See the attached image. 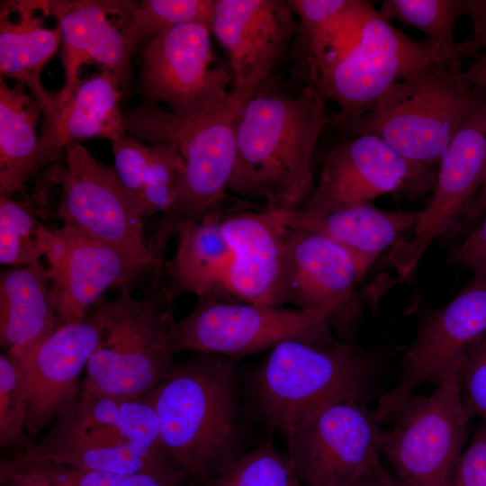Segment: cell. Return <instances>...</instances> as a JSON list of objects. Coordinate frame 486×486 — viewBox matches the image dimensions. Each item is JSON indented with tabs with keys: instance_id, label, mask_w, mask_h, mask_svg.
<instances>
[{
	"instance_id": "1",
	"label": "cell",
	"mask_w": 486,
	"mask_h": 486,
	"mask_svg": "<svg viewBox=\"0 0 486 486\" xmlns=\"http://www.w3.org/2000/svg\"><path fill=\"white\" fill-rule=\"evenodd\" d=\"M290 54L294 77L337 104L329 125L345 138L392 85L448 58L430 40L395 28L364 0L302 18Z\"/></svg>"
},
{
	"instance_id": "2",
	"label": "cell",
	"mask_w": 486,
	"mask_h": 486,
	"mask_svg": "<svg viewBox=\"0 0 486 486\" xmlns=\"http://www.w3.org/2000/svg\"><path fill=\"white\" fill-rule=\"evenodd\" d=\"M326 104L312 87L266 79L237 117L230 190L266 210L300 208L316 185L312 158L330 122Z\"/></svg>"
},
{
	"instance_id": "3",
	"label": "cell",
	"mask_w": 486,
	"mask_h": 486,
	"mask_svg": "<svg viewBox=\"0 0 486 486\" xmlns=\"http://www.w3.org/2000/svg\"><path fill=\"white\" fill-rule=\"evenodd\" d=\"M464 59L432 61L392 85L349 137L374 134L411 161L438 163L456 133L486 104V54Z\"/></svg>"
},
{
	"instance_id": "4",
	"label": "cell",
	"mask_w": 486,
	"mask_h": 486,
	"mask_svg": "<svg viewBox=\"0 0 486 486\" xmlns=\"http://www.w3.org/2000/svg\"><path fill=\"white\" fill-rule=\"evenodd\" d=\"M150 392L164 448L186 475L203 482L238 455L237 383L228 361L201 354Z\"/></svg>"
},
{
	"instance_id": "5",
	"label": "cell",
	"mask_w": 486,
	"mask_h": 486,
	"mask_svg": "<svg viewBox=\"0 0 486 486\" xmlns=\"http://www.w3.org/2000/svg\"><path fill=\"white\" fill-rule=\"evenodd\" d=\"M240 109L229 100L210 113L181 118L146 104L125 115L129 135L150 145L175 143L185 162L176 196L148 242L157 259L163 261L167 241L179 223L232 212L226 206L230 198L227 191L235 166V128Z\"/></svg>"
},
{
	"instance_id": "6",
	"label": "cell",
	"mask_w": 486,
	"mask_h": 486,
	"mask_svg": "<svg viewBox=\"0 0 486 486\" xmlns=\"http://www.w3.org/2000/svg\"><path fill=\"white\" fill-rule=\"evenodd\" d=\"M380 364L351 343L288 340L271 349L253 380V400L283 435L337 402H366Z\"/></svg>"
},
{
	"instance_id": "7",
	"label": "cell",
	"mask_w": 486,
	"mask_h": 486,
	"mask_svg": "<svg viewBox=\"0 0 486 486\" xmlns=\"http://www.w3.org/2000/svg\"><path fill=\"white\" fill-rule=\"evenodd\" d=\"M112 301L99 302L94 313L100 323L99 342L81 382V392L112 396L147 393L177 367L173 337V301L163 279H155L143 299L131 284Z\"/></svg>"
},
{
	"instance_id": "8",
	"label": "cell",
	"mask_w": 486,
	"mask_h": 486,
	"mask_svg": "<svg viewBox=\"0 0 486 486\" xmlns=\"http://www.w3.org/2000/svg\"><path fill=\"white\" fill-rule=\"evenodd\" d=\"M469 419L458 380L436 384L428 396H410L381 444L397 483L454 486Z\"/></svg>"
},
{
	"instance_id": "9",
	"label": "cell",
	"mask_w": 486,
	"mask_h": 486,
	"mask_svg": "<svg viewBox=\"0 0 486 486\" xmlns=\"http://www.w3.org/2000/svg\"><path fill=\"white\" fill-rule=\"evenodd\" d=\"M64 151L65 161L53 163L43 177L46 189L53 184L61 187L50 216L94 238L157 260L143 237L141 208L114 166L101 163L77 142Z\"/></svg>"
},
{
	"instance_id": "10",
	"label": "cell",
	"mask_w": 486,
	"mask_h": 486,
	"mask_svg": "<svg viewBox=\"0 0 486 486\" xmlns=\"http://www.w3.org/2000/svg\"><path fill=\"white\" fill-rule=\"evenodd\" d=\"M335 338L323 313L251 303L197 299L176 324V353L242 356L272 349L288 340L328 342Z\"/></svg>"
},
{
	"instance_id": "11",
	"label": "cell",
	"mask_w": 486,
	"mask_h": 486,
	"mask_svg": "<svg viewBox=\"0 0 486 486\" xmlns=\"http://www.w3.org/2000/svg\"><path fill=\"white\" fill-rule=\"evenodd\" d=\"M383 431L364 402L330 404L284 436L300 486H346L381 463Z\"/></svg>"
},
{
	"instance_id": "12",
	"label": "cell",
	"mask_w": 486,
	"mask_h": 486,
	"mask_svg": "<svg viewBox=\"0 0 486 486\" xmlns=\"http://www.w3.org/2000/svg\"><path fill=\"white\" fill-rule=\"evenodd\" d=\"M211 30L183 23L148 40L142 49L141 87L148 105L165 104L178 117L207 114L229 102L232 76L212 67Z\"/></svg>"
},
{
	"instance_id": "13",
	"label": "cell",
	"mask_w": 486,
	"mask_h": 486,
	"mask_svg": "<svg viewBox=\"0 0 486 486\" xmlns=\"http://www.w3.org/2000/svg\"><path fill=\"white\" fill-rule=\"evenodd\" d=\"M426 207L417 212L410 238L391 248L388 262L400 282L416 271L436 239L457 233L486 175V104L456 133L443 153Z\"/></svg>"
},
{
	"instance_id": "14",
	"label": "cell",
	"mask_w": 486,
	"mask_h": 486,
	"mask_svg": "<svg viewBox=\"0 0 486 486\" xmlns=\"http://www.w3.org/2000/svg\"><path fill=\"white\" fill-rule=\"evenodd\" d=\"M436 172L403 157L380 137L345 138L325 157L314 191L300 207L327 213L370 204L380 196L432 189Z\"/></svg>"
},
{
	"instance_id": "15",
	"label": "cell",
	"mask_w": 486,
	"mask_h": 486,
	"mask_svg": "<svg viewBox=\"0 0 486 486\" xmlns=\"http://www.w3.org/2000/svg\"><path fill=\"white\" fill-rule=\"evenodd\" d=\"M45 256L59 326L83 320L107 289L130 284L143 272L163 277V265L155 258L103 242L67 223L49 228Z\"/></svg>"
},
{
	"instance_id": "16",
	"label": "cell",
	"mask_w": 486,
	"mask_h": 486,
	"mask_svg": "<svg viewBox=\"0 0 486 486\" xmlns=\"http://www.w3.org/2000/svg\"><path fill=\"white\" fill-rule=\"evenodd\" d=\"M486 333V287L472 284L422 324L405 351L398 383L374 410L382 425L394 419L405 400L423 383L460 379L469 347Z\"/></svg>"
},
{
	"instance_id": "17",
	"label": "cell",
	"mask_w": 486,
	"mask_h": 486,
	"mask_svg": "<svg viewBox=\"0 0 486 486\" xmlns=\"http://www.w3.org/2000/svg\"><path fill=\"white\" fill-rule=\"evenodd\" d=\"M299 20L284 0H216L211 32L232 70L229 100L238 107L285 60Z\"/></svg>"
},
{
	"instance_id": "18",
	"label": "cell",
	"mask_w": 486,
	"mask_h": 486,
	"mask_svg": "<svg viewBox=\"0 0 486 486\" xmlns=\"http://www.w3.org/2000/svg\"><path fill=\"white\" fill-rule=\"evenodd\" d=\"M45 16L53 17L61 36V59L65 84L56 93V112L80 83L82 65L96 63L110 71L127 89L130 59L138 44L128 33L127 22L136 1L32 0Z\"/></svg>"
},
{
	"instance_id": "19",
	"label": "cell",
	"mask_w": 486,
	"mask_h": 486,
	"mask_svg": "<svg viewBox=\"0 0 486 486\" xmlns=\"http://www.w3.org/2000/svg\"><path fill=\"white\" fill-rule=\"evenodd\" d=\"M99 338L100 323L93 310L79 322L59 326L38 340L7 351L26 382V429L31 435H38L78 400L80 376Z\"/></svg>"
},
{
	"instance_id": "20",
	"label": "cell",
	"mask_w": 486,
	"mask_h": 486,
	"mask_svg": "<svg viewBox=\"0 0 486 486\" xmlns=\"http://www.w3.org/2000/svg\"><path fill=\"white\" fill-rule=\"evenodd\" d=\"M285 239L284 304L323 313L331 328L347 333L358 315L355 286L361 278L355 260L315 232L285 225Z\"/></svg>"
},
{
	"instance_id": "21",
	"label": "cell",
	"mask_w": 486,
	"mask_h": 486,
	"mask_svg": "<svg viewBox=\"0 0 486 486\" xmlns=\"http://www.w3.org/2000/svg\"><path fill=\"white\" fill-rule=\"evenodd\" d=\"M221 230L232 252L226 281L228 297L240 302L284 307L285 225L275 212L235 210L223 216Z\"/></svg>"
},
{
	"instance_id": "22",
	"label": "cell",
	"mask_w": 486,
	"mask_h": 486,
	"mask_svg": "<svg viewBox=\"0 0 486 486\" xmlns=\"http://www.w3.org/2000/svg\"><path fill=\"white\" fill-rule=\"evenodd\" d=\"M23 455L80 471L131 475L175 465L163 453L129 442L117 429L82 422L68 412Z\"/></svg>"
},
{
	"instance_id": "23",
	"label": "cell",
	"mask_w": 486,
	"mask_h": 486,
	"mask_svg": "<svg viewBox=\"0 0 486 486\" xmlns=\"http://www.w3.org/2000/svg\"><path fill=\"white\" fill-rule=\"evenodd\" d=\"M123 88L119 77L102 71L81 80L68 99L49 118H44L30 164V175L53 164L61 151L79 140L102 138L110 142L127 134L120 100Z\"/></svg>"
},
{
	"instance_id": "24",
	"label": "cell",
	"mask_w": 486,
	"mask_h": 486,
	"mask_svg": "<svg viewBox=\"0 0 486 486\" xmlns=\"http://www.w3.org/2000/svg\"><path fill=\"white\" fill-rule=\"evenodd\" d=\"M274 212L284 225L323 235L346 249L355 260L360 278L385 249L411 230L418 212L387 211L372 203L327 213L301 208Z\"/></svg>"
},
{
	"instance_id": "25",
	"label": "cell",
	"mask_w": 486,
	"mask_h": 486,
	"mask_svg": "<svg viewBox=\"0 0 486 486\" xmlns=\"http://www.w3.org/2000/svg\"><path fill=\"white\" fill-rule=\"evenodd\" d=\"M225 214L212 212L202 220L176 226L175 255L163 263L164 285L172 301L187 292L197 299L229 298L226 281L232 252L221 230Z\"/></svg>"
},
{
	"instance_id": "26",
	"label": "cell",
	"mask_w": 486,
	"mask_h": 486,
	"mask_svg": "<svg viewBox=\"0 0 486 486\" xmlns=\"http://www.w3.org/2000/svg\"><path fill=\"white\" fill-rule=\"evenodd\" d=\"M15 18L1 4L0 71L1 77L22 84L39 102L44 118L56 112V93L47 91L40 74L61 45L58 26L49 29L32 0L6 1Z\"/></svg>"
},
{
	"instance_id": "27",
	"label": "cell",
	"mask_w": 486,
	"mask_h": 486,
	"mask_svg": "<svg viewBox=\"0 0 486 486\" xmlns=\"http://www.w3.org/2000/svg\"><path fill=\"white\" fill-rule=\"evenodd\" d=\"M59 327L48 268L13 267L0 278V342L12 348L38 340Z\"/></svg>"
},
{
	"instance_id": "28",
	"label": "cell",
	"mask_w": 486,
	"mask_h": 486,
	"mask_svg": "<svg viewBox=\"0 0 486 486\" xmlns=\"http://www.w3.org/2000/svg\"><path fill=\"white\" fill-rule=\"evenodd\" d=\"M42 113L40 104L22 84L16 82L9 87L0 77V193L27 197L30 164Z\"/></svg>"
},
{
	"instance_id": "29",
	"label": "cell",
	"mask_w": 486,
	"mask_h": 486,
	"mask_svg": "<svg viewBox=\"0 0 486 486\" xmlns=\"http://www.w3.org/2000/svg\"><path fill=\"white\" fill-rule=\"evenodd\" d=\"M150 392L135 396L80 392L76 404L65 412L82 422L113 428L129 442L167 454Z\"/></svg>"
},
{
	"instance_id": "30",
	"label": "cell",
	"mask_w": 486,
	"mask_h": 486,
	"mask_svg": "<svg viewBox=\"0 0 486 486\" xmlns=\"http://www.w3.org/2000/svg\"><path fill=\"white\" fill-rule=\"evenodd\" d=\"M46 213L32 199L24 202L0 193V262L13 267L40 264L45 256L48 231L39 218Z\"/></svg>"
},
{
	"instance_id": "31",
	"label": "cell",
	"mask_w": 486,
	"mask_h": 486,
	"mask_svg": "<svg viewBox=\"0 0 486 486\" xmlns=\"http://www.w3.org/2000/svg\"><path fill=\"white\" fill-rule=\"evenodd\" d=\"M469 0H384L379 13L422 32L448 58H463L454 42V29L467 14Z\"/></svg>"
},
{
	"instance_id": "32",
	"label": "cell",
	"mask_w": 486,
	"mask_h": 486,
	"mask_svg": "<svg viewBox=\"0 0 486 486\" xmlns=\"http://www.w3.org/2000/svg\"><path fill=\"white\" fill-rule=\"evenodd\" d=\"M202 486H300L287 456L268 439L240 454Z\"/></svg>"
},
{
	"instance_id": "33",
	"label": "cell",
	"mask_w": 486,
	"mask_h": 486,
	"mask_svg": "<svg viewBox=\"0 0 486 486\" xmlns=\"http://www.w3.org/2000/svg\"><path fill=\"white\" fill-rule=\"evenodd\" d=\"M216 0L136 1L128 18L129 35L139 42L183 23H202L210 30Z\"/></svg>"
},
{
	"instance_id": "34",
	"label": "cell",
	"mask_w": 486,
	"mask_h": 486,
	"mask_svg": "<svg viewBox=\"0 0 486 486\" xmlns=\"http://www.w3.org/2000/svg\"><path fill=\"white\" fill-rule=\"evenodd\" d=\"M29 396L23 374L14 358L0 356V446L24 447Z\"/></svg>"
},
{
	"instance_id": "35",
	"label": "cell",
	"mask_w": 486,
	"mask_h": 486,
	"mask_svg": "<svg viewBox=\"0 0 486 486\" xmlns=\"http://www.w3.org/2000/svg\"><path fill=\"white\" fill-rule=\"evenodd\" d=\"M150 161L143 195V218L164 213L173 203L181 184L185 162L175 143L149 145Z\"/></svg>"
},
{
	"instance_id": "36",
	"label": "cell",
	"mask_w": 486,
	"mask_h": 486,
	"mask_svg": "<svg viewBox=\"0 0 486 486\" xmlns=\"http://www.w3.org/2000/svg\"><path fill=\"white\" fill-rule=\"evenodd\" d=\"M55 486H184L186 474L176 466L121 475L100 472H86L72 467L40 461Z\"/></svg>"
},
{
	"instance_id": "37",
	"label": "cell",
	"mask_w": 486,
	"mask_h": 486,
	"mask_svg": "<svg viewBox=\"0 0 486 486\" xmlns=\"http://www.w3.org/2000/svg\"><path fill=\"white\" fill-rule=\"evenodd\" d=\"M110 143L114 156L115 172L138 202L142 212L145 179L150 161V146L143 144L129 134Z\"/></svg>"
},
{
	"instance_id": "38",
	"label": "cell",
	"mask_w": 486,
	"mask_h": 486,
	"mask_svg": "<svg viewBox=\"0 0 486 486\" xmlns=\"http://www.w3.org/2000/svg\"><path fill=\"white\" fill-rule=\"evenodd\" d=\"M460 390L470 418L486 420V333L467 350L461 367Z\"/></svg>"
},
{
	"instance_id": "39",
	"label": "cell",
	"mask_w": 486,
	"mask_h": 486,
	"mask_svg": "<svg viewBox=\"0 0 486 486\" xmlns=\"http://www.w3.org/2000/svg\"><path fill=\"white\" fill-rule=\"evenodd\" d=\"M482 220L466 238L452 248L449 259L468 269L473 284L486 287V212Z\"/></svg>"
},
{
	"instance_id": "40",
	"label": "cell",
	"mask_w": 486,
	"mask_h": 486,
	"mask_svg": "<svg viewBox=\"0 0 486 486\" xmlns=\"http://www.w3.org/2000/svg\"><path fill=\"white\" fill-rule=\"evenodd\" d=\"M454 486H486V420L476 428L461 456Z\"/></svg>"
},
{
	"instance_id": "41",
	"label": "cell",
	"mask_w": 486,
	"mask_h": 486,
	"mask_svg": "<svg viewBox=\"0 0 486 486\" xmlns=\"http://www.w3.org/2000/svg\"><path fill=\"white\" fill-rule=\"evenodd\" d=\"M467 15L472 22L471 37L457 43L458 52L463 58L486 50V0H469Z\"/></svg>"
},
{
	"instance_id": "42",
	"label": "cell",
	"mask_w": 486,
	"mask_h": 486,
	"mask_svg": "<svg viewBox=\"0 0 486 486\" xmlns=\"http://www.w3.org/2000/svg\"><path fill=\"white\" fill-rule=\"evenodd\" d=\"M346 486H400L388 472L382 462L374 470L360 477Z\"/></svg>"
},
{
	"instance_id": "43",
	"label": "cell",
	"mask_w": 486,
	"mask_h": 486,
	"mask_svg": "<svg viewBox=\"0 0 486 486\" xmlns=\"http://www.w3.org/2000/svg\"><path fill=\"white\" fill-rule=\"evenodd\" d=\"M486 212V175L484 176L483 182L481 185L479 192L477 193L475 198L466 210L464 218L461 222L462 229L464 226H466L468 223H472L474 220L482 217Z\"/></svg>"
}]
</instances>
